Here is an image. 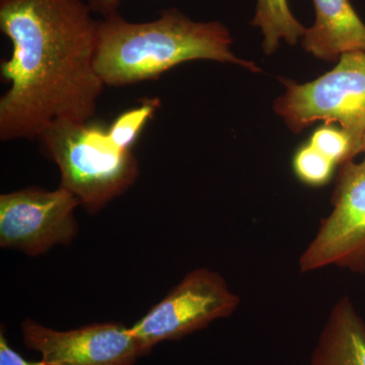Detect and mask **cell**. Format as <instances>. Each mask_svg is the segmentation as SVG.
Returning a JSON list of instances; mask_svg holds the SVG:
<instances>
[{
  "instance_id": "cell-5",
  "label": "cell",
  "mask_w": 365,
  "mask_h": 365,
  "mask_svg": "<svg viewBox=\"0 0 365 365\" xmlns=\"http://www.w3.org/2000/svg\"><path fill=\"white\" fill-rule=\"evenodd\" d=\"M240 302L220 274L197 268L129 328L148 354L158 343L181 339L232 316Z\"/></svg>"
},
{
  "instance_id": "cell-2",
  "label": "cell",
  "mask_w": 365,
  "mask_h": 365,
  "mask_svg": "<svg viewBox=\"0 0 365 365\" xmlns=\"http://www.w3.org/2000/svg\"><path fill=\"white\" fill-rule=\"evenodd\" d=\"M232 38L218 21H197L177 7L155 20L134 23L118 11L97 21L95 69L105 86L157 81L184 62L211 60L252 72L260 68L232 52Z\"/></svg>"
},
{
  "instance_id": "cell-9",
  "label": "cell",
  "mask_w": 365,
  "mask_h": 365,
  "mask_svg": "<svg viewBox=\"0 0 365 365\" xmlns=\"http://www.w3.org/2000/svg\"><path fill=\"white\" fill-rule=\"evenodd\" d=\"M316 21L302 48L316 58L338 61L345 53L365 52V24L349 0H313Z\"/></svg>"
},
{
  "instance_id": "cell-11",
  "label": "cell",
  "mask_w": 365,
  "mask_h": 365,
  "mask_svg": "<svg viewBox=\"0 0 365 365\" xmlns=\"http://www.w3.org/2000/svg\"><path fill=\"white\" fill-rule=\"evenodd\" d=\"M251 24L260 29L263 50L268 55L277 50L281 40L289 45L297 44L307 31L292 14L287 0H257Z\"/></svg>"
},
{
  "instance_id": "cell-1",
  "label": "cell",
  "mask_w": 365,
  "mask_h": 365,
  "mask_svg": "<svg viewBox=\"0 0 365 365\" xmlns=\"http://www.w3.org/2000/svg\"><path fill=\"white\" fill-rule=\"evenodd\" d=\"M85 0H0L11 54L0 66V140H34L60 119L88 122L105 85L95 69L97 20Z\"/></svg>"
},
{
  "instance_id": "cell-16",
  "label": "cell",
  "mask_w": 365,
  "mask_h": 365,
  "mask_svg": "<svg viewBox=\"0 0 365 365\" xmlns=\"http://www.w3.org/2000/svg\"><path fill=\"white\" fill-rule=\"evenodd\" d=\"M93 14H101L103 18L119 11L121 0H86Z\"/></svg>"
},
{
  "instance_id": "cell-17",
  "label": "cell",
  "mask_w": 365,
  "mask_h": 365,
  "mask_svg": "<svg viewBox=\"0 0 365 365\" xmlns=\"http://www.w3.org/2000/svg\"><path fill=\"white\" fill-rule=\"evenodd\" d=\"M362 151L365 153V133L364 135V138H362Z\"/></svg>"
},
{
  "instance_id": "cell-14",
  "label": "cell",
  "mask_w": 365,
  "mask_h": 365,
  "mask_svg": "<svg viewBox=\"0 0 365 365\" xmlns=\"http://www.w3.org/2000/svg\"><path fill=\"white\" fill-rule=\"evenodd\" d=\"M309 143L335 165L350 162L357 155L348 134L343 129L334 128L329 124L314 132Z\"/></svg>"
},
{
  "instance_id": "cell-8",
  "label": "cell",
  "mask_w": 365,
  "mask_h": 365,
  "mask_svg": "<svg viewBox=\"0 0 365 365\" xmlns=\"http://www.w3.org/2000/svg\"><path fill=\"white\" fill-rule=\"evenodd\" d=\"M21 337L49 365H134L148 354L129 327L101 323L58 331L26 319Z\"/></svg>"
},
{
  "instance_id": "cell-15",
  "label": "cell",
  "mask_w": 365,
  "mask_h": 365,
  "mask_svg": "<svg viewBox=\"0 0 365 365\" xmlns=\"http://www.w3.org/2000/svg\"><path fill=\"white\" fill-rule=\"evenodd\" d=\"M0 365H49L44 360L30 361L16 351L7 341L6 330L1 326L0 330Z\"/></svg>"
},
{
  "instance_id": "cell-13",
  "label": "cell",
  "mask_w": 365,
  "mask_h": 365,
  "mask_svg": "<svg viewBox=\"0 0 365 365\" xmlns=\"http://www.w3.org/2000/svg\"><path fill=\"white\" fill-rule=\"evenodd\" d=\"M335 163L319 153L311 143L302 146L294 160L295 174L309 186H323L332 177Z\"/></svg>"
},
{
  "instance_id": "cell-6",
  "label": "cell",
  "mask_w": 365,
  "mask_h": 365,
  "mask_svg": "<svg viewBox=\"0 0 365 365\" xmlns=\"http://www.w3.org/2000/svg\"><path fill=\"white\" fill-rule=\"evenodd\" d=\"M79 205L62 186L53 191L34 186L1 194L0 247L35 257L71 244L78 232L74 211Z\"/></svg>"
},
{
  "instance_id": "cell-3",
  "label": "cell",
  "mask_w": 365,
  "mask_h": 365,
  "mask_svg": "<svg viewBox=\"0 0 365 365\" xmlns=\"http://www.w3.org/2000/svg\"><path fill=\"white\" fill-rule=\"evenodd\" d=\"M38 140L58 167L60 186L73 194L91 215L124 194L138 179L139 163L133 150L118 148L103 125L56 120Z\"/></svg>"
},
{
  "instance_id": "cell-12",
  "label": "cell",
  "mask_w": 365,
  "mask_h": 365,
  "mask_svg": "<svg viewBox=\"0 0 365 365\" xmlns=\"http://www.w3.org/2000/svg\"><path fill=\"white\" fill-rule=\"evenodd\" d=\"M162 107L158 97L143 98L139 104L120 114L108 127V134L118 148L132 150L141 132Z\"/></svg>"
},
{
  "instance_id": "cell-10",
  "label": "cell",
  "mask_w": 365,
  "mask_h": 365,
  "mask_svg": "<svg viewBox=\"0 0 365 365\" xmlns=\"http://www.w3.org/2000/svg\"><path fill=\"white\" fill-rule=\"evenodd\" d=\"M311 365H365V323L344 297L331 309Z\"/></svg>"
},
{
  "instance_id": "cell-7",
  "label": "cell",
  "mask_w": 365,
  "mask_h": 365,
  "mask_svg": "<svg viewBox=\"0 0 365 365\" xmlns=\"http://www.w3.org/2000/svg\"><path fill=\"white\" fill-rule=\"evenodd\" d=\"M333 210L299 258L302 272L329 265L365 273V158L340 165Z\"/></svg>"
},
{
  "instance_id": "cell-4",
  "label": "cell",
  "mask_w": 365,
  "mask_h": 365,
  "mask_svg": "<svg viewBox=\"0 0 365 365\" xmlns=\"http://www.w3.org/2000/svg\"><path fill=\"white\" fill-rule=\"evenodd\" d=\"M285 93L274 111L290 130L300 133L314 122H337L351 139L357 155L365 133V52L345 53L337 66L309 83L281 79Z\"/></svg>"
}]
</instances>
